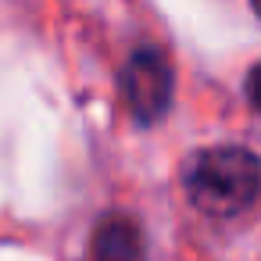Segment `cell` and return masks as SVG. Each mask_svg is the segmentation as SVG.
<instances>
[{
    "label": "cell",
    "instance_id": "cell-3",
    "mask_svg": "<svg viewBox=\"0 0 261 261\" xmlns=\"http://www.w3.org/2000/svg\"><path fill=\"white\" fill-rule=\"evenodd\" d=\"M90 261H143V229L129 215H104L90 236Z\"/></svg>",
    "mask_w": 261,
    "mask_h": 261
},
{
    "label": "cell",
    "instance_id": "cell-4",
    "mask_svg": "<svg viewBox=\"0 0 261 261\" xmlns=\"http://www.w3.org/2000/svg\"><path fill=\"white\" fill-rule=\"evenodd\" d=\"M247 100L254 104V111H261V65H254L247 75Z\"/></svg>",
    "mask_w": 261,
    "mask_h": 261
},
{
    "label": "cell",
    "instance_id": "cell-2",
    "mask_svg": "<svg viewBox=\"0 0 261 261\" xmlns=\"http://www.w3.org/2000/svg\"><path fill=\"white\" fill-rule=\"evenodd\" d=\"M122 93L136 122H158L172 104V65L158 47H136L122 68Z\"/></svg>",
    "mask_w": 261,
    "mask_h": 261
},
{
    "label": "cell",
    "instance_id": "cell-1",
    "mask_svg": "<svg viewBox=\"0 0 261 261\" xmlns=\"http://www.w3.org/2000/svg\"><path fill=\"white\" fill-rule=\"evenodd\" d=\"M182 186L197 211L211 218H232L257 200L261 161L243 147H211L186 165Z\"/></svg>",
    "mask_w": 261,
    "mask_h": 261
},
{
    "label": "cell",
    "instance_id": "cell-5",
    "mask_svg": "<svg viewBox=\"0 0 261 261\" xmlns=\"http://www.w3.org/2000/svg\"><path fill=\"white\" fill-rule=\"evenodd\" d=\"M254 11H257V15H261V0H257V4H254Z\"/></svg>",
    "mask_w": 261,
    "mask_h": 261
}]
</instances>
